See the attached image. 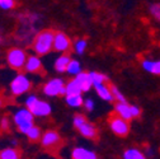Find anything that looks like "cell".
Returning a JSON list of instances; mask_svg holds the SVG:
<instances>
[{
	"mask_svg": "<svg viewBox=\"0 0 160 159\" xmlns=\"http://www.w3.org/2000/svg\"><path fill=\"white\" fill-rule=\"evenodd\" d=\"M98 95L101 97L102 99H104V101H108V102H112L114 101V97L112 94V90H111V87L107 84V83H101V84H97L94 85Z\"/></svg>",
	"mask_w": 160,
	"mask_h": 159,
	"instance_id": "11",
	"label": "cell"
},
{
	"mask_svg": "<svg viewBox=\"0 0 160 159\" xmlns=\"http://www.w3.org/2000/svg\"><path fill=\"white\" fill-rule=\"evenodd\" d=\"M70 49H71L70 38L62 32H56L53 39V50L57 52H68Z\"/></svg>",
	"mask_w": 160,
	"mask_h": 159,
	"instance_id": "10",
	"label": "cell"
},
{
	"mask_svg": "<svg viewBox=\"0 0 160 159\" xmlns=\"http://www.w3.org/2000/svg\"><path fill=\"white\" fill-rule=\"evenodd\" d=\"M90 74V78L93 80V85H97V84H101V83H107L108 82V78L104 75V74H101V73H89Z\"/></svg>",
	"mask_w": 160,
	"mask_h": 159,
	"instance_id": "22",
	"label": "cell"
},
{
	"mask_svg": "<svg viewBox=\"0 0 160 159\" xmlns=\"http://www.w3.org/2000/svg\"><path fill=\"white\" fill-rule=\"evenodd\" d=\"M2 159H21V150L17 148H5L0 150Z\"/></svg>",
	"mask_w": 160,
	"mask_h": 159,
	"instance_id": "17",
	"label": "cell"
},
{
	"mask_svg": "<svg viewBox=\"0 0 160 159\" xmlns=\"http://www.w3.org/2000/svg\"><path fill=\"white\" fill-rule=\"evenodd\" d=\"M71 158L72 159H97L93 151L84 149V148H75L71 151Z\"/></svg>",
	"mask_w": 160,
	"mask_h": 159,
	"instance_id": "15",
	"label": "cell"
},
{
	"mask_svg": "<svg viewBox=\"0 0 160 159\" xmlns=\"http://www.w3.org/2000/svg\"><path fill=\"white\" fill-rule=\"evenodd\" d=\"M131 111H132V117L133 118L138 117L140 115H141V110H140L137 106H135V105H131Z\"/></svg>",
	"mask_w": 160,
	"mask_h": 159,
	"instance_id": "31",
	"label": "cell"
},
{
	"mask_svg": "<svg viewBox=\"0 0 160 159\" xmlns=\"http://www.w3.org/2000/svg\"><path fill=\"white\" fill-rule=\"evenodd\" d=\"M0 159H2V158H0Z\"/></svg>",
	"mask_w": 160,
	"mask_h": 159,
	"instance_id": "34",
	"label": "cell"
},
{
	"mask_svg": "<svg viewBox=\"0 0 160 159\" xmlns=\"http://www.w3.org/2000/svg\"><path fill=\"white\" fill-rule=\"evenodd\" d=\"M43 93L48 97H56L66 94V84L64 83L62 79H51L43 85Z\"/></svg>",
	"mask_w": 160,
	"mask_h": 159,
	"instance_id": "9",
	"label": "cell"
},
{
	"mask_svg": "<svg viewBox=\"0 0 160 159\" xmlns=\"http://www.w3.org/2000/svg\"><path fill=\"white\" fill-rule=\"evenodd\" d=\"M84 107L87 108V111H93L94 110V102H93V99H85V101H84Z\"/></svg>",
	"mask_w": 160,
	"mask_h": 159,
	"instance_id": "30",
	"label": "cell"
},
{
	"mask_svg": "<svg viewBox=\"0 0 160 159\" xmlns=\"http://www.w3.org/2000/svg\"><path fill=\"white\" fill-rule=\"evenodd\" d=\"M75 78L78 79V82L82 85L83 92H88L92 87H93V80L90 78L89 73H84V71H80L78 75H75Z\"/></svg>",
	"mask_w": 160,
	"mask_h": 159,
	"instance_id": "14",
	"label": "cell"
},
{
	"mask_svg": "<svg viewBox=\"0 0 160 159\" xmlns=\"http://www.w3.org/2000/svg\"><path fill=\"white\" fill-rule=\"evenodd\" d=\"M33 121H34V116L27 107L19 108L14 113V122L18 130L23 134H27V131L33 126Z\"/></svg>",
	"mask_w": 160,
	"mask_h": 159,
	"instance_id": "2",
	"label": "cell"
},
{
	"mask_svg": "<svg viewBox=\"0 0 160 159\" xmlns=\"http://www.w3.org/2000/svg\"><path fill=\"white\" fill-rule=\"evenodd\" d=\"M71 61V59L69 55H61L60 57L56 59V61H55V70L57 73H64L68 70V66Z\"/></svg>",
	"mask_w": 160,
	"mask_h": 159,
	"instance_id": "16",
	"label": "cell"
},
{
	"mask_svg": "<svg viewBox=\"0 0 160 159\" xmlns=\"http://www.w3.org/2000/svg\"><path fill=\"white\" fill-rule=\"evenodd\" d=\"M108 124H109V127L111 130L118 135V136H127L128 132H130V124L127 120H125L123 117H121L118 113L116 112H112L109 115V118H108Z\"/></svg>",
	"mask_w": 160,
	"mask_h": 159,
	"instance_id": "5",
	"label": "cell"
},
{
	"mask_svg": "<svg viewBox=\"0 0 160 159\" xmlns=\"http://www.w3.org/2000/svg\"><path fill=\"white\" fill-rule=\"evenodd\" d=\"M27 137H28V140L29 141H37L39 140V139L42 137V134H41V129H39L38 126H32L28 131H27Z\"/></svg>",
	"mask_w": 160,
	"mask_h": 159,
	"instance_id": "20",
	"label": "cell"
},
{
	"mask_svg": "<svg viewBox=\"0 0 160 159\" xmlns=\"http://www.w3.org/2000/svg\"><path fill=\"white\" fill-rule=\"evenodd\" d=\"M123 158L125 159H146L144 156V154L141 151H138L137 149H128L125 151L123 154Z\"/></svg>",
	"mask_w": 160,
	"mask_h": 159,
	"instance_id": "21",
	"label": "cell"
},
{
	"mask_svg": "<svg viewBox=\"0 0 160 159\" xmlns=\"http://www.w3.org/2000/svg\"><path fill=\"white\" fill-rule=\"evenodd\" d=\"M24 69L28 73H41L42 71V63L37 56H28Z\"/></svg>",
	"mask_w": 160,
	"mask_h": 159,
	"instance_id": "13",
	"label": "cell"
},
{
	"mask_svg": "<svg viewBox=\"0 0 160 159\" xmlns=\"http://www.w3.org/2000/svg\"><path fill=\"white\" fill-rule=\"evenodd\" d=\"M66 103L70 107H80L84 105V101L80 94H72V95H66Z\"/></svg>",
	"mask_w": 160,
	"mask_h": 159,
	"instance_id": "19",
	"label": "cell"
},
{
	"mask_svg": "<svg viewBox=\"0 0 160 159\" xmlns=\"http://www.w3.org/2000/svg\"><path fill=\"white\" fill-rule=\"evenodd\" d=\"M41 144L42 148H45L48 151H56L60 146L62 145V139L60 136V134L55 130H47L46 132L42 134L41 137Z\"/></svg>",
	"mask_w": 160,
	"mask_h": 159,
	"instance_id": "7",
	"label": "cell"
},
{
	"mask_svg": "<svg viewBox=\"0 0 160 159\" xmlns=\"http://www.w3.org/2000/svg\"><path fill=\"white\" fill-rule=\"evenodd\" d=\"M53 39L55 32L51 29H45L39 32L34 41H33V50L37 55H47L51 50H53Z\"/></svg>",
	"mask_w": 160,
	"mask_h": 159,
	"instance_id": "1",
	"label": "cell"
},
{
	"mask_svg": "<svg viewBox=\"0 0 160 159\" xmlns=\"http://www.w3.org/2000/svg\"><path fill=\"white\" fill-rule=\"evenodd\" d=\"M83 92L82 85L78 82V79L74 78L71 80H69V83L66 84V95H72V94H80Z\"/></svg>",
	"mask_w": 160,
	"mask_h": 159,
	"instance_id": "18",
	"label": "cell"
},
{
	"mask_svg": "<svg viewBox=\"0 0 160 159\" xmlns=\"http://www.w3.org/2000/svg\"><path fill=\"white\" fill-rule=\"evenodd\" d=\"M14 7V0H0V8L2 9H12Z\"/></svg>",
	"mask_w": 160,
	"mask_h": 159,
	"instance_id": "26",
	"label": "cell"
},
{
	"mask_svg": "<svg viewBox=\"0 0 160 159\" xmlns=\"http://www.w3.org/2000/svg\"><path fill=\"white\" fill-rule=\"evenodd\" d=\"M152 64H154V61H150V60H144V61H142V68H144L146 71L151 73V69H152Z\"/></svg>",
	"mask_w": 160,
	"mask_h": 159,
	"instance_id": "29",
	"label": "cell"
},
{
	"mask_svg": "<svg viewBox=\"0 0 160 159\" xmlns=\"http://www.w3.org/2000/svg\"><path fill=\"white\" fill-rule=\"evenodd\" d=\"M0 126L3 130H8L9 129V118L8 117H3L2 121H0Z\"/></svg>",
	"mask_w": 160,
	"mask_h": 159,
	"instance_id": "32",
	"label": "cell"
},
{
	"mask_svg": "<svg viewBox=\"0 0 160 159\" xmlns=\"http://www.w3.org/2000/svg\"><path fill=\"white\" fill-rule=\"evenodd\" d=\"M31 87H32V83L29 79L23 74H19L10 83V92L14 95H21V94L27 93L31 89Z\"/></svg>",
	"mask_w": 160,
	"mask_h": 159,
	"instance_id": "8",
	"label": "cell"
},
{
	"mask_svg": "<svg viewBox=\"0 0 160 159\" xmlns=\"http://www.w3.org/2000/svg\"><path fill=\"white\" fill-rule=\"evenodd\" d=\"M27 59H28V56H27L26 51H23L22 49H18V47L10 49L8 51V55H7V60H8L9 66L15 69V70L24 69Z\"/></svg>",
	"mask_w": 160,
	"mask_h": 159,
	"instance_id": "6",
	"label": "cell"
},
{
	"mask_svg": "<svg viewBox=\"0 0 160 159\" xmlns=\"http://www.w3.org/2000/svg\"><path fill=\"white\" fill-rule=\"evenodd\" d=\"M74 49H75V51H76L78 54L82 55V54L85 51V49H87V41H85V39H78V41L75 42Z\"/></svg>",
	"mask_w": 160,
	"mask_h": 159,
	"instance_id": "25",
	"label": "cell"
},
{
	"mask_svg": "<svg viewBox=\"0 0 160 159\" xmlns=\"http://www.w3.org/2000/svg\"><path fill=\"white\" fill-rule=\"evenodd\" d=\"M69 74H71V75H78L80 71H82V69H80V64H79V61H76V60H71L70 61V64H69V66H68V70H66Z\"/></svg>",
	"mask_w": 160,
	"mask_h": 159,
	"instance_id": "23",
	"label": "cell"
},
{
	"mask_svg": "<svg viewBox=\"0 0 160 159\" xmlns=\"http://www.w3.org/2000/svg\"><path fill=\"white\" fill-rule=\"evenodd\" d=\"M151 74L160 75V60H159V61H154L152 69H151Z\"/></svg>",
	"mask_w": 160,
	"mask_h": 159,
	"instance_id": "28",
	"label": "cell"
},
{
	"mask_svg": "<svg viewBox=\"0 0 160 159\" xmlns=\"http://www.w3.org/2000/svg\"><path fill=\"white\" fill-rule=\"evenodd\" d=\"M3 106V99H0V107Z\"/></svg>",
	"mask_w": 160,
	"mask_h": 159,
	"instance_id": "33",
	"label": "cell"
},
{
	"mask_svg": "<svg viewBox=\"0 0 160 159\" xmlns=\"http://www.w3.org/2000/svg\"><path fill=\"white\" fill-rule=\"evenodd\" d=\"M26 107L37 117L48 116L51 113V106L47 102L38 99L36 95H29L26 99Z\"/></svg>",
	"mask_w": 160,
	"mask_h": 159,
	"instance_id": "4",
	"label": "cell"
},
{
	"mask_svg": "<svg viewBox=\"0 0 160 159\" xmlns=\"http://www.w3.org/2000/svg\"><path fill=\"white\" fill-rule=\"evenodd\" d=\"M150 12H151V14H154L158 19H160V4H154V5H151Z\"/></svg>",
	"mask_w": 160,
	"mask_h": 159,
	"instance_id": "27",
	"label": "cell"
},
{
	"mask_svg": "<svg viewBox=\"0 0 160 159\" xmlns=\"http://www.w3.org/2000/svg\"><path fill=\"white\" fill-rule=\"evenodd\" d=\"M74 126L84 137L92 139V140L98 139V131H97L95 126L92 125L83 115H75V117H74Z\"/></svg>",
	"mask_w": 160,
	"mask_h": 159,
	"instance_id": "3",
	"label": "cell"
},
{
	"mask_svg": "<svg viewBox=\"0 0 160 159\" xmlns=\"http://www.w3.org/2000/svg\"><path fill=\"white\" fill-rule=\"evenodd\" d=\"M114 112L118 113L121 117H123L125 120L130 121L132 117V111H131V105H128L127 102H117L116 107H114Z\"/></svg>",
	"mask_w": 160,
	"mask_h": 159,
	"instance_id": "12",
	"label": "cell"
},
{
	"mask_svg": "<svg viewBox=\"0 0 160 159\" xmlns=\"http://www.w3.org/2000/svg\"><path fill=\"white\" fill-rule=\"evenodd\" d=\"M111 87V90H112V94H113V97H114V99L117 102H126V98L123 97V94L118 90V88L116 87V85H113V84H111L109 85Z\"/></svg>",
	"mask_w": 160,
	"mask_h": 159,
	"instance_id": "24",
	"label": "cell"
}]
</instances>
